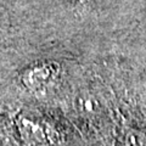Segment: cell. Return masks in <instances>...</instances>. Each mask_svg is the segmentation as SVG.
<instances>
[{
  "instance_id": "3",
  "label": "cell",
  "mask_w": 146,
  "mask_h": 146,
  "mask_svg": "<svg viewBox=\"0 0 146 146\" xmlns=\"http://www.w3.org/2000/svg\"><path fill=\"white\" fill-rule=\"evenodd\" d=\"M79 1H82V3H83V1H85V0H79Z\"/></svg>"
},
{
  "instance_id": "1",
  "label": "cell",
  "mask_w": 146,
  "mask_h": 146,
  "mask_svg": "<svg viewBox=\"0 0 146 146\" xmlns=\"http://www.w3.org/2000/svg\"><path fill=\"white\" fill-rule=\"evenodd\" d=\"M55 73H56V67H54L51 63L38 65L27 71L25 76V83L32 89H40L54 78Z\"/></svg>"
},
{
  "instance_id": "2",
  "label": "cell",
  "mask_w": 146,
  "mask_h": 146,
  "mask_svg": "<svg viewBox=\"0 0 146 146\" xmlns=\"http://www.w3.org/2000/svg\"><path fill=\"white\" fill-rule=\"evenodd\" d=\"M7 29V18L5 16V13L3 11H0V40L4 38V35L6 33Z\"/></svg>"
}]
</instances>
